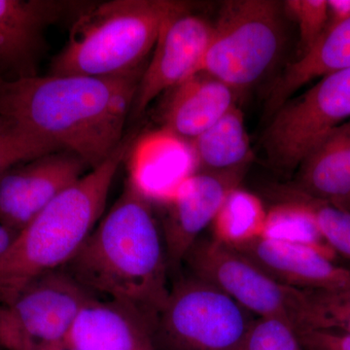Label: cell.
Returning a JSON list of instances; mask_svg holds the SVG:
<instances>
[{
	"instance_id": "6da1fadb",
	"label": "cell",
	"mask_w": 350,
	"mask_h": 350,
	"mask_svg": "<svg viewBox=\"0 0 350 350\" xmlns=\"http://www.w3.org/2000/svg\"><path fill=\"white\" fill-rule=\"evenodd\" d=\"M142 75L0 79V116L80 157L93 170L123 142Z\"/></svg>"
},
{
	"instance_id": "7a4b0ae2",
	"label": "cell",
	"mask_w": 350,
	"mask_h": 350,
	"mask_svg": "<svg viewBox=\"0 0 350 350\" xmlns=\"http://www.w3.org/2000/svg\"><path fill=\"white\" fill-rule=\"evenodd\" d=\"M152 200L131 178L64 271L96 296L135 306L153 319L165 303L169 264Z\"/></svg>"
},
{
	"instance_id": "3957f363",
	"label": "cell",
	"mask_w": 350,
	"mask_h": 350,
	"mask_svg": "<svg viewBox=\"0 0 350 350\" xmlns=\"http://www.w3.org/2000/svg\"><path fill=\"white\" fill-rule=\"evenodd\" d=\"M133 144V137L124 138L109 158L66 188L17 234L0 258L1 305L77 254L103 217L115 175Z\"/></svg>"
},
{
	"instance_id": "277c9868",
	"label": "cell",
	"mask_w": 350,
	"mask_h": 350,
	"mask_svg": "<svg viewBox=\"0 0 350 350\" xmlns=\"http://www.w3.org/2000/svg\"><path fill=\"white\" fill-rule=\"evenodd\" d=\"M188 12L172 0H113L89 5L76 17L50 75L123 77L140 72L163 25Z\"/></svg>"
},
{
	"instance_id": "5b68a950",
	"label": "cell",
	"mask_w": 350,
	"mask_h": 350,
	"mask_svg": "<svg viewBox=\"0 0 350 350\" xmlns=\"http://www.w3.org/2000/svg\"><path fill=\"white\" fill-rule=\"evenodd\" d=\"M211 283L177 280L152 319L156 350H241L256 317Z\"/></svg>"
},
{
	"instance_id": "8992f818",
	"label": "cell",
	"mask_w": 350,
	"mask_h": 350,
	"mask_svg": "<svg viewBox=\"0 0 350 350\" xmlns=\"http://www.w3.org/2000/svg\"><path fill=\"white\" fill-rule=\"evenodd\" d=\"M283 45L280 5L271 0L226 2L199 72L234 92L256 83L271 68Z\"/></svg>"
},
{
	"instance_id": "52a82bcc",
	"label": "cell",
	"mask_w": 350,
	"mask_h": 350,
	"mask_svg": "<svg viewBox=\"0 0 350 350\" xmlns=\"http://www.w3.org/2000/svg\"><path fill=\"white\" fill-rule=\"evenodd\" d=\"M350 120V68L320 78L312 88L273 114L264 135L271 167L298 170L322 138Z\"/></svg>"
},
{
	"instance_id": "ba28073f",
	"label": "cell",
	"mask_w": 350,
	"mask_h": 350,
	"mask_svg": "<svg viewBox=\"0 0 350 350\" xmlns=\"http://www.w3.org/2000/svg\"><path fill=\"white\" fill-rule=\"evenodd\" d=\"M94 297L64 269L44 273L11 303L0 304V347L25 350L63 342L78 313Z\"/></svg>"
},
{
	"instance_id": "9c48e42d",
	"label": "cell",
	"mask_w": 350,
	"mask_h": 350,
	"mask_svg": "<svg viewBox=\"0 0 350 350\" xmlns=\"http://www.w3.org/2000/svg\"><path fill=\"white\" fill-rule=\"evenodd\" d=\"M183 264L191 275L217 287L255 317L282 319L296 330L301 290L276 282L231 246L200 238Z\"/></svg>"
},
{
	"instance_id": "30bf717a",
	"label": "cell",
	"mask_w": 350,
	"mask_h": 350,
	"mask_svg": "<svg viewBox=\"0 0 350 350\" xmlns=\"http://www.w3.org/2000/svg\"><path fill=\"white\" fill-rule=\"evenodd\" d=\"M244 172H200L189 175L165 200L162 225L170 273H176L202 231L213 224L223 202L239 187Z\"/></svg>"
},
{
	"instance_id": "8fae6325",
	"label": "cell",
	"mask_w": 350,
	"mask_h": 350,
	"mask_svg": "<svg viewBox=\"0 0 350 350\" xmlns=\"http://www.w3.org/2000/svg\"><path fill=\"white\" fill-rule=\"evenodd\" d=\"M87 167L80 157L59 150L9 170L0 176V223L19 234Z\"/></svg>"
},
{
	"instance_id": "7c38bea8",
	"label": "cell",
	"mask_w": 350,
	"mask_h": 350,
	"mask_svg": "<svg viewBox=\"0 0 350 350\" xmlns=\"http://www.w3.org/2000/svg\"><path fill=\"white\" fill-rule=\"evenodd\" d=\"M213 34V25L190 13L172 18L159 36L150 63L140 77L133 103L135 115L152 101L199 72Z\"/></svg>"
},
{
	"instance_id": "4fadbf2b",
	"label": "cell",
	"mask_w": 350,
	"mask_h": 350,
	"mask_svg": "<svg viewBox=\"0 0 350 350\" xmlns=\"http://www.w3.org/2000/svg\"><path fill=\"white\" fill-rule=\"evenodd\" d=\"M89 5L53 0H0V69L15 77L36 75L44 33L66 16H78Z\"/></svg>"
},
{
	"instance_id": "5bb4252c",
	"label": "cell",
	"mask_w": 350,
	"mask_h": 350,
	"mask_svg": "<svg viewBox=\"0 0 350 350\" xmlns=\"http://www.w3.org/2000/svg\"><path fill=\"white\" fill-rule=\"evenodd\" d=\"M232 248L284 286L328 290L350 285L349 269L310 246L259 237Z\"/></svg>"
},
{
	"instance_id": "9a60e30c",
	"label": "cell",
	"mask_w": 350,
	"mask_h": 350,
	"mask_svg": "<svg viewBox=\"0 0 350 350\" xmlns=\"http://www.w3.org/2000/svg\"><path fill=\"white\" fill-rule=\"evenodd\" d=\"M63 342L76 350H156L149 317L124 301L98 296L83 306Z\"/></svg>"
},
{
	"instance_id": "2e32d148",
	"label": "cell",
	"mask_w": 350,
	"mask_h": 350,
	"mask_svg": "<svg viewBox=\"0 0 350 350\" xmlns=\"http://www.w3.org/2000/svg\"><path fill=\"white\" fill-rule=\"evenodd\" d=\"M130 177L149 199L165 202L198 167L192 144L162 129L131 145Z\"/></svg>"
},
{
	"instance_id": "e0dca14e",
	"label": "cell",
	"mask_w": 350,
	"mask_h": 350,
	"mask_svg": "<svg viewBox=\"0 0 350 350\" xmlns=\"http://www.w3.org/2000/svg\"><path fill=\"white\" fill-rule=\"evenodd\" d=\"M234 94L213 76H191L172 90L163 107V129L192 142L234 107Z\"/></svg>"
},
{
	"instance_id": "ac0fdd59",
	"label": "cell",
	"mask_w": 350,
	"mask_h": 350,
	"mask_svg": "<svg viewBox=\"0 0 350 350\" xmlns=\"http://www.w3.org/2000/svg\"><path fill=\"white\" fill-rule=\"evenodd\" d=\"M304 194L350 211V120L330 131L287 183Z\"/></svg>"
},
{
	"instance_id": "d6986e66",
	"label": "cell",
	"mask_w": 350,
	"mask_h": 350,
	"mask_svg": "<svg viewBox=\"0 0 350 350\" xmlns=\"http://www.w3.org/2000/svg\"><path fill=\"white\" fill-rule=\"evenodd\" d=\"M349 68L350 19L326 29L312 49L288 64L269 89L267 110L273 115L308 83Z\"/></svg>"
},
{
	"instance_id": "ffe728a7",
	"label": "cell",
	"mask_w": 350,
	"mask_h": 350,
	"mask_svg": "<svg viewBox=\"0 0 350 350\" xmlns=\"http://www.w3.org/2000/svg\"><path fill=\"white\" fill-rule=\"evenodd\" d=\"M191 144L202 172H244L252 157L243 113L236 105Z\"/></svg>"
},
{
	"instance_id": "44dd1931",
	"label": "cell",
	"mask_w": 350,
	"mask_h": 350,
	"mask_svg": "<svg viewBox=\"0 0 350 350\" xmlns=\"http://www.w3.org/2000/svg\"><path fill=\"white\" fill-rule=\"evenodd\" d=\"M267 211L258 196L234 188L214 218L211 238L232 247L259 238L264 231Z\"/></svg>"
},
{
	"instance_id": "7402d4cb",
	"label": "cell",
	"mask_w": 350,
	"mask_h": 350,
	"mask_svg": "<svg viewBox=\"0 0 350 350\" xmlns=\"http://www.w3.org/2000/svg\"><path fill=\"white\" fill-rule=\"evenodd\" d=\"M269 193L276 202H296L304 207L329 247L350 259V211L310 197L288 184L273 186Z\"/></svg>"
},
{
	"instance_id": "603a6c76",
	"label": "cell",
	"mask_w": 350,
	"mask_h": 350,
	"mask_svg": "<svg viewBox=\"0 0 350 350\" xmlns=\"http://www.w3.org/2000/svg\"><path fill=\"white\" fill-rule=\"evenodd\" d=\"M261 237L310 246L331 259L335 253L322 238L312 215L296 202H276L269 207Z\"/></svg>"
},
{
	"instance_id": "cb8c5ba5",
	"label": "cell",
	"mask_w": 350,
	"mask_h": 350,
	"mask_svg": "<svg viewBox=\"0 0 350 350\" xmlns=\"http://www.w3.org/2000/svg\"><path fill=\"white\" fill-rule=\"evenodd\" d=\"M350 334V285L338 289L301 290L297 330Z\"/></svg>"
},
{
	"instance_id": "d4e9b609",
	"label": "cell",
	"mask_w": 350,
	"mask_h": 350,
	"mask_svg": "<svg viewBox=\"0 0 350 350\" xmlns=\"http://www.w3.org/2000/svg\"><path fill=\"white\" fill-rule=\"evenodd\" d=\"M59 150L47 138L8 121L0 128V176L16 165Z\"/></svg>"
},
{
	"instance_id": "484cf974",
	"label": "cell",
	"mask_w": 350,
	"mask_h": 350,
	"mask_svg": "<svg viewBox=\"0 0 350 350\" xmlns=\"http://www.w3.org/2000/svg\"><path fill=\"white\" fill-rule=\"evenodd\" d=\"M241 350H301L296 330L278 319L257 317L250 327Z\"/></svg>"
},
{
	"instance_id": "4316f807",
	"label": "cell",
	"mask_w": 350,
	"mask_h": 350,
	"mask_svg": "<svg viewBox=\"0 0 350 350\" xmlns=\"http://www.w3.org/2000/svg\"><path fill=\"white\" fill-rule=\"evenodd\" d=\"M284 6L298 24L301 56L312 49L326 31L327 0H288Z\"/></svg>"
},
{
	"instance_id": "83f0119b",
	"label": "cell",
	"mask_w": 350,
	"mask_h": 350,
	"mask_svg": "<svg viewBox=\"0 0 350 350\" xmlns=\"http://www.w3.org/2000/svg\"><path fill=\"white\" fill-rule=\"evenodd\" d=\"M296 333L301 350H350L349 333L312 329H301Z\"/></svg>"
},
{
	"instance_id": "f1b7e54d",
	"label": "cell",
	"mask_w": 350,
	"mask_h": 350,
	"mask_svg": "<svg viewBox=\"0 0 350 350\" xmlns=\"http://www.w3.org/2000/svg\"><path fill=\"white\" fill-rule=\"evenodd\" d=\"M328 25L326 29L350 19V0H327Z\"/></svg>"
},
{
	"instance_id": "f546056e",
	"label": "cell",
	"mask_w": 350,
	"mask_h": 350,
	"mask_svg": "<svg viewBox=\"0 0 350 350\" xmlns=\"http://www.w3.org/2000/svg\"><path fill=\"white\" fill-rule=\"evenodd\" d=\"M17 234L15 232L11 231L10 229H8V228L0 223V258L5 254L11 244L15 241Z\"/></svg>"
},
{
	"instance_id": "4dcf8cb0",
	"label": "cell",
	"mask_w": 350,
	"mask_h": 350,
	"mask_svg": "<svg viewBox=\"0 0 350 350\" xmlns=\"http://www.w3.org/2000/svg\"><path fill=\"white\" fill-rule=\"evenodd\" d=\"M25 350H76L71 349L64 344V342H57V344H47L33 345Z\"/></svg>"
},
{
	"instance_id": "1f68e13d",
	"label": "cell",
	"mask_w": 350,
	"mask_h": 350,
	"mask_svg": "<svg viewBox=\"0 0 350 350\" xmlns=\"http://www.w3.org/2000/svg\"><path fill=\"white\" fill-rule=\"evenodd\" d=\"M7 123H8V120L3 118L2 116H0V128L4 125H6Z\"/></svg>"
}]
</instances>
